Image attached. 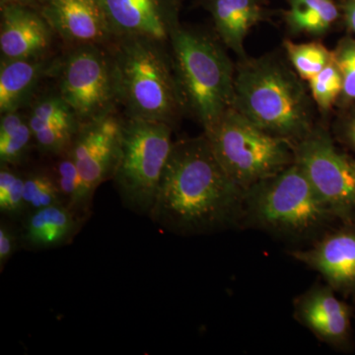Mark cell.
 I'll return each mask as SVG.
<instances>
[{"instance_id":"obj_19","label":"cell","mask_w":355,"mask_h":355,"mask_svg":"<svg viewBox=\"0 0 355 355\" xmlns=\"http://www.w3.org/2000/svg\"><path fill=\"white\" fill-rule=\"evenodd\" d=\"M333 0H289L286 20L293 31L321 35L338 18Z\"/></svg>"},{"instance_id":"obj_7","label":"cell","mask_w":355,"mask_h":355,"mask_svg":"<svg viewBox=\"0 0 355 355\" xmlns=\"http://www.w3.org/2000/svg\"><path fill=\"white\" fill-rule=\"evenodd\" d=\"M173 146L169 123L135 118L123 121L120 155L112 179L130 211L150 216Z\"/></svg>"},{"instance_id":"obj_16","label":"cell","mask_w":355,"mask_h":355,"mask_svg":"<svg viewBox=\"0 0 355 355\" xmlns=\"http://www.w3.org/2000/svg\"><path fill=\"white\" fill-rule=\"evenodd\" d=\"M18 222L21 247L29 251H46L73 241L85 219L67 205H57L28 212Z\"/></svg>"},{"instance_id":"obj_18","label":"cell","mask_w":355,"mask_h":355,"mask_svg":"<svg viewBox=\"0 0 355 355\" xmlns=\"http://www.w3.org/2000/svg\"><path fill=\"white\" fill-rule=\"evenodd\" d=\"M209 10L223 43L244 55L245 38L263 16L258 0H210Z\"/></svg>"},{"instance_id":"obj_11","label":"cell","mask_w":355,"mask_h":355,"mask_svg":"<svg viewBox=\"0 0 355 355\" xmlns=\"http://www.w3.org/2000/svg\"><path fill=\"white\" fill-rule=\"evenodd\" d=\"M114 36L163 43L177 24L176 0H101Z\"/></svg>"},{"instance_id":"obj_28","label":"cell","mask_w":355,"mask_h":355,"mask_svg":"<svg viewBox=\"0 0 355 355\" xmlns=\"http://www.w3.org/2000/svg\"><path fill=\"white\" fill-rule=\"evenodd\" d=\"M21 247L19 225L15 220L2 216L0 220V272Z\"/></svg>"},{"instance_id":"obj_9","label":"cell","mask_w":355,"mask_h":355,"mask_svg":"<svg viewBox=\"0 0 355 355\" xmlns=\"http://www.w3.org/2000/svg\"><path fill=\"white\" fill-rule=\"evenodd\" d=\"M60 97L69 104L79 123L114 111L116 102L113 62L98 44L74 49L60 64Z\"/></svg>"},{"instance_id":"obj_14","label":"cell","mask_w":355,"mask_h":355,"mask_svg":"<svg viewBox=\"0 0 355 355\" xmlns=\"http://www.w3.org/2000/svg\"><path fill=\"white\" fill-rule=\"evenodd\" d=\"M292 258L319 272L336 291H355V230L340 229L322 238L304 251H294Z\"/></svg>"},{"instance_id":"obj_26","label":"cell","mask_w":355,"mask_h":355,"mask_svg":"<svg viewBox=\"0 0 355 355\" xmlns=\"http://www.w3.org/2000/svg\"><path fill=\"white\" fill-rule=\"evenodd\" d=\"M34 135L28 119L6 139H0V165L19 167L31 150Z\"/></svg>"},{"instance_id":"obj_17","label":"cell","mask_w":355,"mask_h":355,"mask_svg":"<svg viewBox=\"0 0 355 355\" xmlns=\"http://www.w3.org/2000/svg\"><path fill=\"white\" fill-rule=\"evenodd\" d=\"M50 64L44 58L3 60L0 64V112L19 111L29 101Z\"/></svg>"},{"instance_id":"obj_12","label":"cell","mask_w":355,"mask_h":355,"mask_svg":"<svg viewBox=\"0 0 355 355\" xmlns=\"http://www.w3.org/2000/svg\"><path fill=\"white\" fill-rule=\"evenodd\" d=\"M41 14L53 32L76 46H99L114 36L101 0H46Z\"/></svg>"},{"instance_id":"obj_24","label":"cell","mask_w":355,"mask_h":355,"mask_svg":"<svg viewBox=\"0 0 355 355\" xmlns=\"http://www.w3.org/2000/svg\"><path fill=\"white\" fill-rule=\"evenodd\" d=\"M28 123L33 132L46 125L80 127L81 125L74 112L60 94L49 96L37 102L28 116Z\"/></svg>"},{"instance_id":"obj_13","label":"cell","mask_w":355,"mask_h":355,"mask_svg":"<svg viewBox=\"0 0 355 355\" xmlns=\"http://www.w3.org/2000/svg\"><path fill=\"white\" fill-rule=\"evenodd\" d=\"M294 315L322 342L336 347L349 342L350 310L330 286L312 287L296 298Z\"/></svg>"},{"instance_id":"obj_30","label":"cell","mask_w":355,"mask_h":355,"mask_svg":"<svg viewBox=\"0 0 355 355\" xmlns=\"http://www.w3.org/2000/svg\"><path fill=\"white\" fill-rule=\"evenodd\" d=\"M345 137L349 140L352 146L355 148V116L347 123L345 128Z\"/></svg>"},{"instance_id":"obj_5","label":"cell","mask_w":355,"mask_h":355,"mask_svg":"<svg viewBox=\"0 0 355 355\" xmlns=\"http://www.w3.org/2000/svg\"><path fill=\"white\" fill-rule=\"evenodd\" d=\"M245 214L259 227L294 238L314 235L336 218L295 162L248 189Z\"/></svg>"},{"instance_id":"obj_8","label":"cell","mask_w":355,"mask_h":355,"mask_svg":"<svg viewBox=\"0 0 355 355\" xmlns=\"http://www.w3.org/2000/svg\"><path fill=\"white\" fill-rule=\"evenodd\" d=\"M295 163L336 218L355 216V159L336 148L321 130L293 144Z\"/></svg>"},{"instance_id":"obj_2","label":"cell","mask_w":355,"mask_h":355,"mask_svg":"<svg viewBox=\"0 0 355 355\" xmlns=\"http://www.w3.org/2000/svg\"><path fill=\"white\" fill-rule=\"evenodd\" d=\"M233 108L266 132L292 144L313 130L312 104L304 86L288 67L272 58L239 67Z\"/></svg>"},{"instance_id":"obj_6","label":"cell","mask_w":355,"mask_h":355,"mask_svg":"<svg viewBox=\"0 0 355 355\" xmlns=\"http://www.w3.org/2000/svg\"><path fill=\"white\" fill-rule=\"evenodd\" d=\"M205 135L228 176L246 191L295 162L292 142L266 132L233 107Z\"/></svg>"},{"instance_id":"obj_15","label":"cell","mask_w":355,"mask_h":355,"mask_svg":"<svg viewBox=\"0 0 355 355\" xmlns=\"http://www.w3.org/2000/svg\"><path fill=\"white\" fill-rule=\"evenodd\" d=\"M53 32L43 15L30 6H1L0 51L3 60L44 58Z\"/></svg>"},{"instance_id":"obj_22","label":"cell","mask_w":355,"mask_h":355,"mask_svg":"<svg viewBox=\"0 0 355 355\" xmlns=\"http://www.w3.org/2000/svg\"><path fill=\"white\" fill-rule=\"evenodd\" d=\"M289 60L303 80L309 81L334 60V53L327 50L322 44H284Z\"/></svg>"},{"instance_id":"obj_10","label":"cell","mask_w":355,"mask_h":355,"mask_svg":"<svg viewBox=\"0 0 355 355\" xmlns=\"http://www.w3.org/2000/svg\"><path fill=\"white\" fill-rule=\"evenodd\" d=\"M123 121L113 111L81 123L70 146L83 182L84 200L90 209L96 190L113 177L120 155Z\"/></svg>"},{"instance_id":"obj_29","label":"cell","mask_w":355,"mask_h":355,"mask_svg":"<svg viewBox=\"0 0 355 355\" xmlns=\"http://www.w3.org/2000/svg\"><path fill=\"white\" fill-rule=\"evenodd\" d=\"M345 13L347 25L355 33V0H347L345 6Z\"/></svg>"},{"instance_id":"obj_4","label":"cell","mask_w":355,"mask_h":355,"mask_svg":"<svg viewBox=\"0 0 355 355\" xmlns=\"http://www.w3.org/2000/svg\"><path fill=\"white\" fill-rule=\"evenodd\" d=\"M170 40L184 105L205 132L233 107L234 69L221 46L207 35L176 25Z\"/></svg>"},{"instance_id":"obj_1","label":"cell","mask_w":355,"mask_h":355,"mask_svg":"<svg viewBox=\"0 0 355 355\" xmlns=\"http://www.w3.org/2000/svg\"><path fill=\"white\" fill-rule=\"evenodd\" d=\"M245 200L203 135L174 142L149 217L175 234H205L236 223Z\"/></svg>"},{"instance_id":"obj_21","label":"cell","mask_w":355,"mask_h":355,"mask_svg":"<svg viewBox=\"0 0 355 355\" xmlns=\"http://www.w3.org/2000/svg\"><path fill=\"white\" fill-rule=\"evenodd\" d=\"M25 214L51 205H65L53 171L35 169L25 174Z\"/></svg>"},{"instance_id":"obj_23","label":"cell","mask_w":355,"mask_h":355,"mask_svg":"<svg viewBox=\"0 0 355 355\" xmlns=\"http://www.w3.org/2000/svg\"><path fill=\"white\" fill-rule=\"evenodd\" d=\"M25 174L17 167L0 165V212L2 216L20 221L25 216Z\"/></svg>"},{"instance_id":"obj_3","label":"cell","mask_w":355,"mask_h":355,"mask_svg":"<svg viewBox=\"0 0 355 355\" xmlns=\"http://www.w3.org/2000/svg\"><path fill=\"white\" fill-rule=\"evenodd\" d=\"M160 42L121 38L113 62L116 102L128 118L162 121L172 125L184 106L173 60Z\"/></svg>"},{"instance_id":"obj_25","label":"cell","mask_w":355,"mask_h":355,"mask_svg":"<svg viewBox=\"0 0 355 355\" xmlns=\"http://www.w3.org/2000/svg\"><path fill=\"white\" fill-rule=\"evenodd\" d=\"M308 83L313 100L320 109H330L335 104L338 96L343 94V76L335 58Z\"/></svg>"},{"instance_id":"obj_31","label":"cell","mask_w":355,"mask_h":355,"mask_svg":"<svg viewBox=\"0 0 355 355\" xmlns=\"http://www.w3.org/2000/svg\"><path fill=\"white\" fill-rule=\"evenodd\" d=\"M36 0H1V6L16 4V6H31Z\"/></svg>"},{"instance_id":"obj_27","label":"cell","mask_w":355,"mask_h":355,"mask_svg":"<svg viewBox=\"0 0 355 355\" xmlns=\"http://www.w3.org/2000/svg\"><path fill=\"white\" fill-rule=\"evenodd\" d=\"M334 58L343 76V97L355 100V42L343 41L334 53Z\"/></svg>"},{"instance_id":"obj_20","label":"cell","mask_w":355,"mask_h":355,"mask_svg":"<svg viewBox=\"0 0 355 355\" xmlns=\"http://www.w3.org/2000/svg\"><path fill=\"white\" fill-rule=\"evenodd\" d=\"M57 157L58 160L51 168V171L65 205L86 220L90 216L91 209L84 200L83 182L70 147Z\"/></svg>"}]
</instances>
